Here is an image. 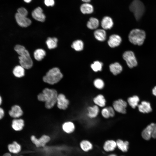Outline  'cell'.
Returning a JSON list of instances; mask_svg holds the SVG:
<instances>
[{
    "label": "cell",
    "mask_w": 156,
    "mask_h": 156,
    "mask_svg": "<svg viewBox=\"0 0 156 156\" xmlns=\"http://www.w3.org/2000/svg\"><path fill=\"white\" fill-rule=\"evenodd\" d=\"M9 114L11 117L16 118L21 116L23 115V112L19 106L15 105L12 107Z\"/></svg>",
    "instance_id": "e0dca14e"
},
{
    "label": "cell",
    "mask_w": 156,
    "mask_h": 156,
    "mask_svg": "<svg viewBox=\"0 0 156 156\" xmlns=\"http://www.w3.org/2000/svg\"><path fill=\"white\" fill-rule=\"evenodd\" d=\"M57 39L55 37L48 38L46 44L49 49H53L57 47Z\"/></svg>",
    "instance_id": "4dcf8cb0"
},
{
    "label": "cell",
    "mask_w": 156,
    "mask_h": 156,
    "mask_svg": "<svg viewBox=\"0 0 156 156\" xmlns=\"http://www.w3.org/2000/svg\"><path fill=\"white\" fill-rule=\"evenodd\" d=\"M101 114L104 118H107L110 117L109 112L107 107L103 108L101 111Z\"/></svg>",
    "instance_id": "8d00e7d4"
},
{
    "label": "cell",
    "mask_w": 156,
    "mask_h": 156,
    "mask_svg": "<svg viewBox=\"0 0 156 156\" xmlns=\"http://www.w3.org/2000/svg\"><path fill=\"white\" fill-rule=\"evenodd\" d=\"M31 15L34 19L38 21L43 22L45 21V15L40 7H38L34 9L32 12Z\"/></svg>",
    "instance_id": "8fae6325"
},
{
    "label": "cell",
    "mask_w": 156,
    "mask_h": 156,
    "mask_svg": "<svg viewBox=\"0 0 156 156\" xmlns=\"http://www.w3.org/2000/svg\"><path fill=\"white\" fill-rule=\"evenodd\" d=\"M80 147L83 151L88 152L91 151L93 146L92 143L87 140H82L80 143Z\"/></svg>",
    "instance_id": "ac0fdd59"
},
{
    "label": "cell",
    "mask_w": 156,
    "mask_h": 156,
    "mask_svg": "<svg viewBox=\"0 0 156 156\" xmlns=\"http://www.w3.org/2000/svg\"><path fill=\"white\" fill-rule=\"evenodd\" d=\"M152 137L154 138H156V124H155L153 127Z\"/></svg>",
    "instance_id": "ab89813d"
},
{
    "label": "cell",
    "mask_w": 156,
    "mask_h": 156,
    "mask_svg": "<svg viewBox=\"0 0 156 156\" xmlns=\"http://www.w3.org/2000/svg\"><path fill=\"white\" fill-rule=\"evenodd\" d=\"M129 41L135 45H142L146 38L145 31L139 29H134L131 31L128 36Z\"/></svg>",
    "instance_id": "277c9868"
},
{
    "label": "cell",
    "mask_w": 156,
    "mask_h": 156,
    "mask_svg": "<svg viewBox=\"0 0 156 156\" xmlns=\"http://www.w3.org/2000/svg\"><path fill=\"white\" fill-rule=\"evenodd\" d=\"M139 101V97L136 95L130 97L127 99V101L129 105L134 109L138 105Z\"/></svg>",
    "instance_id": "d6a6232c"
},
{
    "label": "cell",
    "mask_w": 156,
    "mask_h": 156,
    "mask_svg": "<svg viewBox=\"0 0 156 156\" xmlns=\"http://www.w3.org/2000/svg\"><path fill=\"white\" fill-rule=\"evenodd\" d=\"M2 98L1 96L0 95V105L2 103Z\"/></svg>",
    "instance_id": "7dc6e473"
},
{
    "label": "cell",
    "mask_w": 156,
    "mask_h": 156,
    "mask_svg": "<svg viewBox=\"0 0 156 156\" xmlns=\"http://www.w3.org/2000/svg\"><path fill=\"white\" fill-rule=\"evenodd\" d=\"M81 1L85 3H89L91 0H81Z\"/></svg>",
    "instance_id": "f6af8a7d"
},
{
    "label": "cell",
    "mask_w": 156,
    "mask_h": 156,
    "mask_svg": "<svg viewBox=\"0 0 156 156\" xmlns=\"http://www.w3.org/2000/svg\"><path fill=\"white\" fill-rule=\"evenodd\" d=\"M114 23L112 19L109 16L103 17L101 22V26L104 30L111 29Z\"/></svg>",
    "instance_id": "9a60e30c"
},
{
    "label": "cell",
    "mask_w": 156,
    "mask_h": 156,
    "mask_svg": "<svg viewBox=\"0 0 156 156\" xmlns=\"http://www.w3.org/2000/svg\"><path fill=\"white\" fill-rule=\"evenodd\" d=\"M107 108L109 112L110 117H113L115 115V110L113 107L109 106Z\"/></svg>",
    "instance_id": "f35d334b"
},
{
    "label": "cell",
    "mask_w": 156,
    "mask_h": 156,
    "mask_svg": "<svg viewBox=\"0 0 156 156\" xmlns=\"http://www.w3.org/2000/svg\"><path fill=\"white\" fill-rule=\"evenodd\" d=\"M117 148L123 152H127L129 148V142L127 141H124L120 139L116 141Z\"/></svg>",
    "instance_id": "d6986e66"
},
{
    "label": "cell",
    "mask_w": 156,
    "mask_h": 156,
    "mask_svg": "<svg viewBox=\"0 0 156 156\" xmlns=\"http://www.w3.org/2000/svg\"><path fill=\"white\" fill-rule=\"evenodd\" d=\"M94 85L96 88L101 89L103 88L104 83L103 81L101 79H97L94 80Z\"/></svg>",
    "instance_id": "e575fe53"
},
{
    "label": "cell",
    "mask_w": 156,
    "mask_h": 156,
    "mask_svg": "<svg viewBox=\"0 0 156 156\" xmlns=\"http://www.w3.org/2000/svg\"><path fill=\"white\" fill-rule=\"evenodd\" d=\"M24 1L27 3H29L31 2L32 0H23Z\"/></svg>",
    "instance_id": "bcb514c9"
},
{
    "label": "cell",
    "mask_w": 156,
    "mask_h": 156,
    "mask_svg": "<svg viewBox=\"0 0 156 156\" xmlns=\"http://www.w3.org/2000/svg\"><path fill=\"white\" fill-rule=\"evenodd\" d=\"M4 112L3 110L0 107V120L2 119L4 116Z\"/></svg>",
    "instance_id": "60d3db41"
},
{
    "label": "cell",
    "mask_w": 156,
    "mask_h": 156,
    "mask_svg": "<svg viewBox=\"0 0 156 156\" xmlns=\"http://www.w3.org/2000/svg\"><path fill=\"white\" fill-rule=\"evenodd\" d=\"M62 129L65 132L70 133H73L75 129V126L72 122H65L62 125Z\"/></svg>",
    "instance_id": "4316f807"
},
{
    "label": "cell",
    "mask_w": 156,
    "mask_h": 156,
    "mask_svg": "<svg viewBox=\"0 0 156 156\" xmlns=\"http://www.w3.org/2000/svg\"><path fill=\"white\" fill-rule=\"evenodd\" d=\"M46 54L45 51L42 49L36 50L34 52V57L35 59L38 61L41 60Z\"/></svg>",
    "instance_id": "f546056e"
},
{
    "label": "cell",
    "mask_w": 156,
    "mask_h": 156,
    "mask_svg": "<svg viewBox=\"0 0 156 156\" xmlns=\"http://www.w3.org/2000/svg\"><path fill=\"white\" fill-rule=\"evenodd\" d=\"M87 115L91 118L96 117L98 114L99 109L98 106L95 105L92 106H90L87 108Z\"/></svg>",
    "instance_id": "cb8c5ba5"
},
{
    "label": "cell",
    "mask_w": 156,
    "mask_h": 156,
    "mask_svg": "<svg viewBox=\"0 0 156 156\" xmlns=\"http://www.w3.org/2000/svg\"><path fill=\"white\" fill-rule=\"evenodd\" d=\"M24 68L21 65L16 66L13 70L14 75L17 77H21L25 75Z\"/></svg>",
    "instance_id": "83f0119b"
},
{
    "label": "cell",
    "mask_w": 156,
    "mask_h": 156,
    "mask_svg": "<svg viewBox=\"0 0 156 156\" xmlns=\"http://www.w3.org/2000/svg\"><path fill=\"white\" fill-rule=\"evenodd\" d=\"M113 107L117 112L124 114L126 113L127 103L122 99H119L115 101L113 104Z\"/></svg>",
    "instance_id": "52a82bcc"
},
{
    "label": "cell",
    "mask_w": 156,
    "mask_h": 156,
    "mask_svg": "<svg viewBox=\"0 0 156 156\" xmlns=\"http://www.w3.org/2000/svg\"><path fill=\"white\" fill-rule=\"evenodd\" d=\"M80 10L84 14H90L93 12L94 8L91 4L88 3H85L81 5Z\"/></svg>",
    "instance_id": "ffe728a7"
},
{
    "label": "cell",
    "mask_w": 156,
    "mask_h": 156,
    "mask_svg": "<svg viewBox=\"0 0 156 156\" xmlns=\"http://www.w3.org/2000/svg\"><path fill=\"white\" fill-rule=\"evenodd\" d=\"M122 57L129 68H132L137 66V60L133 51H125L123 54Z\"/></svg>",
    "instance_id": "8992f818"
},
{
    "label": "cell",
    "mask_w": 156,
    "mask_h": 156,
    "mask_svg": "<svg viewBox=\"0 0 156 156\" xmlns=\"http://www.w3.org/2000/svg\"><path fill=\"white\" fill-rule=\"evenodd\" d=\"M94 34L95 38L98 41L103 42L106 39V33L103 29H96L94 32Z\"/></svg>",
    "instance_id": "7402d4cb"
},
{
    "label": "cell",
    "mask_w": 156,
    "mask_h": 156,
    "mask_svg": "<svg viewBox=\"0 0 156 156\" xmlns=\"http://www.w3.org/2000/svg\"><path fill=\"white\" fill-rule=\"evenodd\" d=\"M139 111L143 113H148L151 112L152 109L150 103L147 101H143L138 105Z\"/></svg>",
    "instance_id": "2e32d148"
},
{
    "label": "cell",
    "mask_w": 156,
    "mask_h": 156,
    "mask_svg": "<svg viewBox=\"0 0 156 156\" xmlns=\"http://www.w3.org/2000/svg\"><path fill=\"white\" fill-rule=\"evenodd\" d=\"M2 156H12L10 153H4Z\"/></svg>",
    "instance_id": "7bdbcfd3"
},
{
    "label": "cell",
    "mask_w": 156,
    "mask_h": 156,
    "mask_svg": "<svg viewBox=\"0 0 156 156\" xmlns=\"http://www.w3.org/2000/svg\"><path fill=\"white\" fill-rule=\"evenodd\" d=\"M109 68L111 72L114 75L119 74L122 70V66L117 62L110 64L109 66Z\"/></svg>",
    "instance_id": "44dd1931"
},
{
    "label": "cell",
    "mask_w": 156,
    "mask_h": 156,
    "mask_svg": "<svg viewBox=\"0 0 156 156\" xmlns=\"http://www.w3.org/2000/svg\"><path fill=\"white\" fill-rule=\"evenodd\" d=\"M63 75L60 70L55 67L50 69L46 75L43 77V81L50 84H54L59 81L62 78Z\"/></svg>",
    "instance_id": "3957f363"
},
{
    "label": "cell",
    "mask_w": 156,
    "mask_h": 156,
    "mask_svg": "<svg viewBox=\"0 0 156 156\" xmlns=\"http://www.w3.org/2000/svg\"><path fill=\"white\" fill-rule=\"evenodd\" d=\"M17 11L18 13L22 16H27L28 14L27 10L23 7H21L18 8Z\"/></svg>",
    "instance_id": "d590c367"
},
{
    "label": "cell",
    "mask_w": 156,
    "mask_h": 156,
    "mask_svg": "<svg viewBox=\"0 0 156 156\" xmlns=\"http://www.w3.org/2000/svg\"><path fill=\"white\" fill-rule=\"evenodd\" d=\"M8 148L9 152L12 153L17 154L21 151L20 145L16 141H14L12 144L8 146Z\"/></svg>",
    "instance_id": "d4e9b609"
},
{
    "label": "cell",
    "mask_w": 156,
    "mask_h": 156,
    "mask_svg": "<svg viewBox=\"0 0 156 156\" xmlns=\"http://www.w3.org/2000/svg\"><path fill=\"white\" fill-rule=\"evenodd\" d=\"M15 18L18 25L20 26L26 27L29 26L31 21L30 19L25 16L20 15L17 13L15 15Z\"/></svg>",
    "instance_id": "9c48e42d"
},
{
    "label": "cell",
    "mask_w": 156,
    "mask_h": 156,
    "mask_svg": "<svg viewBox=\"0 0 156 156\" xmlns=\"http://www.w3.org/2000/svg\"></svg>",
    "instance_id": "c3c4849f"
},
{
    "label": "cell",
    "mask_w": 156,
    "mask_h": 156,
    "mask_svg": "<svg viewBox=\"0 0 156 156\" xmlns=\"http://www.w3.org/2000/svg\"><path fill=\"white\" fill-rule=\"evenodd\" d=\"M99 25V20L94 17L90 18L87 23V27L91 29H94L97 28Z\"/></svg>",
    "instance_id": "484cf974"
},
{
    "label": "cell",
    "mask_w": 156,
    "mask_h": 156,
    "mask_svg": "<svg viewBox=\"0 0 156 156\" xmlns=\"http://www.w3.org/2000/svg\"><path fill=\"white\" fill-rule=\"evenodd\" d=\"M129 8L137 20L141 18L145 11L144 6L139 0H134L130 4Z\"/></svg>",
    "instance_id": "5b68a950"
},
{
    "label": "cell",
    "mask_w": 156,
    "mask_h": 156,
    "mask_svg": "<svg viewBox=\"0 0 156 156\" xmlns=\"http://www.w3.org/2000/svg\"><path fill=\"white\" fill-rule=\"evenodd\" d=\"M24 121L21 119H15L12 122V127L15 131L22 130L24 126Z\"/></svg>",
    "instance_id": "603a6c76"
},
{
    "label": "cell",
    "mask_w": 156,
    "mask_h": 156,
    "mask_svg": "<svg viewBox=\"0 0 156 156\" xmlns=\"http://www.w3.org/2000/svg\"><path fill=\"white\" fill-rule=\"evenodd\" d=\"M107 156H118L115 153H111L109 154Z\"/></svg>",
    "instance_id": "ee69618b"
},
{
    "label": "cell",
    "mask_w": 156,
    "mask_h": 156,
    "mask_svg": "<svg viewBox=\"0 0 156 156\" xmlns=\"http://www.w3.org/2000/svg\"><path fill=\"white\" fill-rule=\"evenodd\" d=\"M103 66V63L98 61L94 62L90 65L91 68L95 72L101 71Z\"/></svg>",
    "instance_id": "836d02e7"
},
{
    "label": "cell",
    "mask_w": 156,
    "mask_h": 156,
    "mask_svg": "<svg viewBox=\"0 0 156 156\" xmlns=\"http://www.w3.org/2000/svg\"></svg>",
    "instance_id": "681fc988"
},
{
    "label": "cell",
    "mask_w": 156,
    "mask_h": 156,
    "mask_svg": "<svg viewBox=\"0 0 156 156\" xmlns=\"http://www.w3.org/2000/svg\"><path fill=\"white\" fill-rule=\"evenodd\" d=\"M31 139L37 147H39L44 146L50 140V138L48 136L43 135L39 139H37L34 135H32Z\"/></svg>",
    "instance_id": "ba28073f"
},
{
    "label": "cell",
    "mask_w": 156,
    "mask_h": 156,
    "mask_svg": "<svg viewBox=\"0 0 156 156\" xmlns=\"http://www.w3.org/2000/svg\"><path fill=\"white\" fill-rule=\"evenodd\" d=\"M93 101L96 105L100 107H103L105 105V100L101 94H99L95 97L93 99Z\"/></svg>",
    "instance_id": "f1b7e54d"
},
{
    "label": "cell",
    "mask_w": 156,
    "mask_h": 156,
    "mask_svg": "<svg viewBox=\"0 0 156 156\" xmlns=\"http://www.w3.org/2000/svg\"><path fill=\"white\" fill-rule=\"evenodd\" d=\"M57 91L55 89L45 88L42 93L38 96V99L40 101L45 102V106L48 109L52 108L57 103L58 96Z\"/></svg>",
    "instance_id": "6da1fadb"
},
{
    "label": "cell",
    "mask_w": 156,
    "mask_h": 156,
    "mask_svg": "<svg viewBox=\"0 0 156 156\" xmlns=\"http://www.w3.org/2000/svg\"><path fill=\"white\" fill-rule=\"evenodd\" d=\"M116 148V141L112 139L108 140L105 141L103 146V150L107 152H113Z\"/></svg>",
    "instance_id": "4fadbf2b"
},
{
    "label": "cell",
    "mask_w": 156,
    "mask_h": 156,
    "mask_svg": "<svg viewBox=\"0 0 156 156\" xmlns=\"http://www.w3.org/2000/svg\"><path fill=\"white\" fill-rule=\"evenodd\" d=\"M152 92L154 95L156 96V86L154 87L152 89Z\"/></svg>",
    "instance_id": "b9f144b4"
},
{
    "label": "cell",
    "mask_w": 156,
    "mask_h": 156,
    "mask_svg": "<svg viewBox=\"0 0 156 156\" xmlns=\"http://www.w3.org/2000/svg\"><path fill=\"white\" fill-rule=\"evenodd\" d=\"M44 3L47 6H53L55 4L54 0H44Z\"/></svg>",
    "instance_id": "74e56055"
},
{
    "label": "cell",
    "mask_w": 156,
    "mask_h": 156,
    "mask_svg": "<svg viewBox=\"0 0 156 156\" xmlns=\"http://www.w3.org/2000/svg\"><path fill=\"white\" fill-rule=\"evenodd\" d=\"M71 47L72 48L77 51H81L83 49V42L81 40H77L73 42Z\"/></svg>",
    "instance_id": "1f68e13d"
},
{
    "label": "cell",
    "mask_w": 156,
    "mask_h": 156,
    "mask_svg": "<svg viewBox=\"0 0 156 156\" xmlns=\"http://www.w3.org/2000/svg\"><path fill=\"white\" fill-rule=\"evenodd\" d=\"M56 103L59 109L64 110L68 107L69 101L64 94H60L58 95Z\"/></svg>",
    "instance_id": "30bf717a"
},
{
    "label": "cell",
    "mask_w": 156,
    "mask_h": 156,
    "mask_svg": "<svg viewBox=\"0 0 156 156\" xmlns=\"http://www.w3.org/2000/svg\"><path fill=\"white\" fill-rule=\"evenodd\" d=\"M121 41V38L119 35L114 34L109 36L107 43L110 47L114 48L119 46Z\"/></svg>",
    "instance_id": "7c38bea8"
},
{
    "label": "cell",
    "mask_w": 156,
    "mask_h": 156,
    "mask_svg": "<svg viewBox=\"0 0 156 156\" xmlns=\"http://www.w3.org/2000/svg\"><path fill=\"white\" fill-rule=\"evenodd\" d=\"M155 123H152L148 125L142 131V136L146 140H148L152 137L153 129Z\"/></svg>",
    "instance_id": "5bb4252c"
},
{
    "label": "cell",
    "mask_w": 156,
    "mask_h": 156,
    "mask_svg": "<svg viewBox=\"0 0 156 156\" xmlns=\"http://www.w3.org/2000/svg\"><path fill=\"white\" fill-rule=\"evenodd\" d=\"M14 50L19 55L18 57L20 65L26 69L31 68L33 62L28 51L25 47L20 45H16Z\"/></svg>",
    "instance_id": "7a4b0ae2"
}]
</instances>
